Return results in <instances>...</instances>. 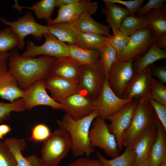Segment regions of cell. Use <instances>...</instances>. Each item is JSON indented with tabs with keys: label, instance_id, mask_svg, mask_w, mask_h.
Masks as SVG:
<instances>
[{
	"label": "cell",
	"instance_id": "1",
	"mask_svg": "<svg viewBox=\"0 0 166 166\" xmlns=\"http://www.w3.org/2000/svg\"><path fill=\"white\" fill-rule=\"evenodd\" d=\"M8 69L16 78L23 91L37 81L44 80L50 73L55 58L45 55L38 57H24L16 50L10 53Z\"/></svg>",
	"mask_w": 166,
	"mask_h": 166
},
{
	"label": "cell",
	"instance_id": "2",
	"mask_svg": "<svg viewBox=\"0 0 166 166\" xmlns=\"http://www.w3.org/2000/svg\"><path fill=\"white\" fill-rule=\"evenodd\" d=\"M98 116L99 114L96 110L78 120L74 119L66 113L61 120L57 121L59 126L63 127L69 133L72 143V150L74 157L85 155L89 158L95 152L90 143L89 134L93 121Z\"/></svg>",
	"mask_w": 166,
	"mask_h": 166
},
{
	"label": "cell",
	"instance_id": "3",
	"mask_svg": "<svg viewBox=\"0 0 166 166\" xmlns=\"http://www.w3.org/2000/svg\"><path fill=\"white\" fill-rule=\"evenodd\" d=\"M72 143L69 132L59 126L42 144L39 158L41 166H57L72 150Z\"/></svg>",
	"mask_w": 166,
	"mask_h": 166
},
{
	"label": "cell",
	"instance_id": "4",
	"mask_svg": "<svg viewBox=\"0 0 166 166\" xmlns=\"http://www.w3.org/2000/svg\"><path fill=\"white\" fill-rule=\"evenodd\" d=\"M107 77L99 59L97 63L83 65L77 83V92L91 101L100 93Z\"/></svg>",
	"mask_w": 166,
	"mask_h": 166
},
{
	"label": "cell",
	"instance_id": "5",
	"mask_svg": "<svg viewBox=\"0 0 166 166\" xmlns=\"http://www.w3.org/2000/svg\"><path fill=\"white\" fill-rule=\"evenodd\" d=\"M131 124L122 139V147L130 144L136 137L147 127L156 123L158 118L149 101V98L137 100Z\"/></svg>",
	"mask_w": 166,
	"mask_h": 166
},
{
	"label": "cell",
	"instance_id": "6",
	"mask_svg": "<svg viewBox=\"0 0 166 166\" xmlns=\"http://www.w3.org/2000/svg\"><path fill=\"white\" fill-rule=\"evenodd\" d=\"M0 21L12 29L19 39V44L18 47L21 49L24 48V39L27 36L30 35L35 39L39 40L45 34L49 33V26L37 22L31 12H26L16 21L11 22L0 17Z\"/></svg>",
	"mask_w": 166,
	"mask_h": 166
},
{
	"label": "cell",
	"instance_id": "7",
	"mask_svg": "<svg viewBox=\"0 0 166 166\" xmlns=\"http://www.w3.org/2000/svg\"><path fill=\"white\" fill-rule=\"evenodd\" d=\"M89 137L92 146L103 149L106 155L114 158L119 156L120 152L114 135L111 133L105 120L99 116L92 122Z\"/></svg>",
	"mask_w": 166,
	"mask_h": 166
},
{
	"label": "cell",
	"instance_id": "8",
	"mask_svg": "<svg viewBox=\"0 0 166 166\" xmlns=\"http://www.w3.org/2000/svg\"><path fill=\"white\" fill-rule=\"evenodd\" d=\"M129 37L128 43L117 61H128L144 55L153 42L155 35L148 27L134 32Z\"/></svg>",
	"mask_w": 166,
	"mask_h": 166
},
{
	"label": "cell",
	"instance_id": "9",
	"mask_svg": "<svg viewBox=\"0 0 166 166\" xmlns=\"http://www.w3.org/2000/svg\"><path fill=\"white\" fill-rule=\"evenodd\" d=\"M44 36L45 42L40 45H36L31 41H27L26 49L21 55L31 57L45 55L55 58L69 56L67 44L59 40L49 33L45 34Z\"/></svg>",
	"mask_w": 166,
	"mask_h": 166
},
{
	"label": "cell",
	"instance_id": "10",
	"mask_svg": "<svg viewBox=\"0 0 166 166\" xmlns=\"http://www.w3.org/2000/svg\"><path fill=\"white\" fill-rule=\"evenodd\" d=\"M133 100L118 97L109 87L107 77L100 93L92 102L94 110L105 120Z\"/></svg>",
	"mask_w": 166,
	"mask_h": 166
},
{
	"label": "cell",
	"instance_id": "11",
	"mask_svg": "<svg viewBox=\"0 0 166 166\" xmlns=\"http://www.w3.org/2000/svg\"><path fill=\"white\" fill-rule=\"evenodd\" d=\"M134 59L128 61H116L113 65L107 76L109 87L120 98H122L134 76L132 67Z\"/></svg>",
	"mask_w": 166,
	"mask_h": 166
},
{
	"label": "cell",
	"instance_id": "12",
	"mask_svg": "<svg viewBox=\"0 0 166 166\" xmlns=\"http://www.w3.org/2000/svg\"><path fill=\"white\" fill-rule=\"evenodd\" d=\"M137 102V100H133L106 119L110 122V124H108V128L110 132L114 135L119 150L123 148L122 138L131 124Z\"/></svg>",
	"mask_w": 166,
	"mask_h": 166
},
{
	"label": "cell",
	"instance_id": "13",
	"mask_svg": "<svg viewBox=\"0 0 166 166\" xmlns=\"http://www.w3.org/2000/svg\"><path fill=\"white\" fill-rule=\"evenodd\" d=\"M98 7L97 2L79 0L59 8L56 17L46 21L47 26L63 22L73 23L85 12H89L92 14H95Z\"/></svg>",
	"mask_w": 166,
	"mask_h": 166
},
{
	"label": "cell",
	"instance_id": "14",
	"mask_svg": "<svg viewBox=\"0 0 166 166\" xmlns=\"http://www.w3.org/2000/svg\"><path fill=\"white\" fill-rule=\"evenodd\" d=\"M43 80L36 81L23 91L22 98L26 110H30L35 106L45 105L53 109H61V104L55 101L47 93Z\"/></svg>",
	"mask_w": 166,
	"mask_h": 166
},
{
	"label": "cell",
	"instance_id": "15",
	"mask_svg": "<svg viewBox=\"0 0 166 166\" xmlns=\"http://www.w3.org/2000/svg\"><path fill=\"white\" fill-rule=\"evenodd\" d=\"M157 132L156 122L143 130L130 144L136 154V166H148V154L156 140Z\"/></svg>",
	"mask_w": 166,
	"mask_h": 166
},
{
	"label": "cell",
	"instance_id": "16",
	"mask_svg": "<svg viewBox=\"0 0 166 166\" xmlns=\"http://www.w3.org/2000/svg\"><path fill=\"white\" fill-rule=\"evenodd\" d=\"M153 78L151 65L134 76L126 89L122 98L135 100L149 98V93Z\"/></svg>",
	"mask_w": 166,
	"mask_h": 166
},
{
	"label": "cell",
	"instance_id": "17",
	"mask_svg": "<svg viewBox=\"0 0 166 166\" xmlns=\"http://www.w3.org/2000/svg\"><path fill=\"white\" fill-rule=\"evenodd\" d=\"M61 109L75 120L80 119L94 110L92 101L76 92L59 102Z\"/></svg>",
	"mask_w": 166,
	"mask_h": 166
},
{
	"label": "cell",
	"instance_id": "18",
	"mask_svg": "<svg viewBox=\"0 0 166 166\" xmlns=\"http://www.w3.org/2000/svg\"><path fill=\"white\" fill-rule=\"evenodd\" d=\"M43 80L51 97L58 103L77 92V84L59 76L50 73Z\"/></svg>",
	"mask_w": 166,
	"mask_h": 166
},
{
	"label": "cell",
	"instance_id": "19",
	"mask_svg": "<svg viewBox=\"0 0 166 166\" xmlns=\"http://www.w3.org/2000/svg\"><path fill=\"white\" fill-rule=\"evenodd\" d=\"M82 65L69 56L56 58L52 65L50 73L77 84Z\"/></svg>",
	"mask_w": 166,
	"mask_h": 166
},
{
	"label": "cell",
	"instance_id": "20",
	"mask_svg": "<svg viewBox=\"0 0 166 166\" xmlns=\"http://www.w3.org/2000/svg\"><path fill=\"white\" fill-rule=\"evenodd\" d=\"M23 91L13 73L6 68L0 71V97L12 102L22 98Z\"/></svg>",
	"mask_w": 166,
	"mask_h": 166
},
{
	"label": "cell",
	"instance_id": "21",
	"mask_svg": "<svg viewBox=\"0 0 166 166\" xmlns=\"http://www.w3.org/2000/svg\"><path fill=\"white\" fill-rule=\"evenodd\" d=\"M156 124L157 134L148 154V166H158L166 160V131L158 118Z\"/></svg>",
	"mask_w": 166,
	"mask_h": 166
},
{
	"label": "cell",
	"instance_id": "22",
	"mask_svg": "<svg viewBox=\"0 0 166 166\" xmlns=\"http://www.w3.org/2000/svg\"><path fill=\"white\" fill-rule=\"evenodd\" d=\"M14 155L16 166H41L39 158L32 155L24 157L22 153L26 146L25 140L22 138H7L3 141Z\"/></svg>",
	"mask_w": 166,
	"mask_h": 166
},
{
	"label": "cell",
	"instance_id": "23",
	"mask_svg": "<svg viewBox=\"0 0 166 166\" xmlns=\"http://www.w3.org/2000/svg\"><path fill=\"white\" fill-rule=\"evenodd\" d=\"M92 14L87 12L83 13L73 23L77 30L80 32L100 35L107 37L111 36L110 28L108 26L95 21Z\"/></svg>",
	"mask_w": 166,
	"mask_h": 166
},
{
	"label": "cell",
	"instance_id": "24",
	"mask_svg": "<svg viewBox=\"0 0 166 166\" xmlns=\"http://www.w3.org/2000/svg\"><path fill=\"white\" fill-rule=\"evenodd\" d=\"M104 7L102 9L103 14L105 16L108 26L112 32L119 30L123 19L129 15L127 10L118 4L103 0Z\"/></svg>",
	"mask_w": 166,
	"mask_h": 166
},
{
	"label": "cell",
	"instance_id": "25",
	"mask_svg": "<svg viewBox=\"0 0 166 166\" xmlns=\"http://www.w3.org/2000/svg\"><path fill=\"white\" fill-rule=\"evenodd\" d=\"M166 59V49L158 47L153 42L144 55L134 60L132 67L134 73L139 72L155 62Z\"/></svg>",
	"mask_w": 166,
	"mask_h": 166
},
{
	"label": "cell",
	"instance_id": "26",
	"mask_svg": "<svg viewBox=\"0 0 166 166\" xmlns=\"http://www.w3.org/2000/svg\"><path fill=\"white\" fill-rule=\"evenodd\" d=\"M49 32L57 39L63 42L75 45L79 31L73 23L63 22L48 26Z\"/></svg>",
	"mask_w": 166,
	"mask_h": 166
},
{
	"label": "cell",
	"instance_id": "27",
	"mask_svg": "<svg viewBox=\"0 0 166 166\" xmlns=\"http://www.w3.org/2000/svg\"><path fill=\"white\" fill-rule=\"evenodd\" d=\"M96 155L104 166H136V154L131 144L126 147L121 155L111 159L105 158L99 152H97Z\"/></svg>",
	"mask_w": 166,
	"mask_h": 166
},
{
	"label": "cell",
	"instance_id": "28",
	"mask_svg": "<svg viewBox=\"0 0 166 166\" xmlns=\"http://www.w3.org/2000/svg\"><path fill=\"white\" fill-rule=\"evenodd\" d=\"M109 38L96 34L79 32L75 45L81 48L98 51L108 40Z\"/></svg>",
	"mask_w": 166,
	"mask_h": 166
},
{
	"label": "cell",
	"instance_id": "29",
	"mask_svg": "<svg viewBox=\"0 0 166 166\" xmlns=\"http://www.w3.org/2000/svg\"><path fill=\"white\" fill-rule=\"evenodd\" d=\"M69 56L77 61L82 65L95 63L99 60L98 51L80 47L68 43Z\"/></svg>",
	"mask_w": 166,
	"mask_h": 166
},
{
	"label": "cell",
	"instance_id": "30",
	"mask_svg": "<svg viewBox=\"0 0 166 166\" xmlns=\"http://www.w3.org/2000/svg\"><path fill=\"white\" fill-rule=\"evenodd\" d=\"M166 7L151 10L145 15L149 21V26L156 36L166 34Z\"/></svg>",
	"mask_w": 166,
	"mask_h": 166
},
{
	"label": "cell",
	"instance_id": "31",
	"mask_svg": "<svg viewBox=\"0 0 166 166\" xmlns=\"http://www.w3.org/2000/svg\"><path fill=\"white\" fill-rule=\"evenodd\" d=\"M149 20L146 15L136 17L128 15L122 21L119 30L129 36L134 32L149 27Z\"/></svg>",
	"mask_w": 166,
	"mask_h": 166
},
{
	"label": "cell",
	"instance_id": "32",
	"mask_svg": "<svg viewBox=\"0 0 166 166\" xmlns=\"http://www.w3.org/2000/svg\"><path fill=\"white\" fill-rule=\"evenodd\" d=\"M56 7V0H42L36 2L31 6L24 7L34 11L38 19H44L47 21L51 19Z\"/></svg>",
	"mask_w": 166,
	"mask_h": 166
},
{
	"label": "cell",
	"instance_id": "33",
	"mask_svg": "<svg viewBox=\"0 0 166 166\" xmlns=\"http://www.w3.org/2000/svg\"><path fill=\"white\" fill-rule=\"evenodd\" d=\"M98 51L99 59L103 65L107 77L113 65L117 61V52L109 40Z\"/></svg>",
	"mask_w": 166,
	"mask_h": 166
},
{
	"label": "cell",
	"instance_id": "34",
	"mask_svg": "<svg viewBox=\"0 0 166 166\" xmlns=\"http://www.w3.org/2000/svg\"><path fill=\"white\" fill-rule=\"evenodd\" d=\"M19 44L18 37L10 27L8 26L0 30V52H8Z\"/></svg>",
	"mask_w": 166,
	"mask_h": 166
},
{
	"label": "cell",
	"instance_id": "35",
	"mask_svg": "<svg viewBox=\"0 0 166 166\" xmlns=\"http://www.w3.org/2000/svg\"><path fill=\"white\" fill-rule=\"evenodd\" d=\"M25 110V103L22 98L12 102L0 101V124L8 119L11 112H19Z\"/></svg>",
	"mask_w": 166,
	"mask_h": 166
},
{
	"label": "cell",
	"instance_id": "36",
	"mask_svg": "<svg viewBox=\"0 0 166 166\" xmlns=\"http://www.w3.org/2000/svg\"><path fill=\"white\" fill-rule=\"evenodd\" d=\"M129 40V36L119 30L113 32L109 41L116 50L117 58L126 48Z\"/></svg>",
	"mask_w": 166,
	"mask_h": 166
},
{
	"label": "cell",
	"instance_id": "37",
	"mask_svg": "<svg viewBox=\"0 0 166 166\" xmlns=\"http://www.w3.org/2000/svg\"><path fill=\"white\" fill-rule=\"evenodd\" d=\"M149 98L166 105V87L164 84L154 78L150 90Z\"/></svg>",
	"mask_w": 166,
	"mask_h": 166
},
{
	"label": "cell",
	"instance_id": "38",
	"mask_svg": "<svg viewBox=\"0 0 166 166\" xmlns=\"http://www.w3.org/2000/svg\"><path fill=\"white\" fill-rule=\"evenodd\" d=\"M51 133L49 127L43 124L36 125L33 128L30 140L35 142L44 141L50 136Z\"/></svg>",
	"mask_w": 166,
	"mask_h": 166
},
{
	"label": "cell",
	"instance_id": "39",
	"mask_svg": "<svg viewBox=\"0 0 166 166\" xmlns=\"http://www.w3.org/2000/svg\"><path fill=\"white\" fill-rule=\"evenodd\" d=\"M0 166H16L14 155L4 142L0 140Z\"/></svg>",
	"mask_w": 166,
	"mask_h": 166
},
{
	"label": "cell",
	"instance_id": "40",
	"mask_svg": "<svg viewBox=\"0 0 166 166\" xmlns=\"http://www.w3.org/2000/svg\"><path fill=\"white\" fill-rule=\"evenodd\" d=\"M109 2L124 5L128 11L129 15L135 16L138 10L142 6L144 0L124 1L122 0H107Z\"/></svg>",
	"mask_w": 166,
	"mask_h": 166
},
{
	"label": "cell",
	"instance_id": "41",
	"mask_svg": "<svg viewBox=\"0 0 166 166\" xmlns=\"http://www.w3.org/2000/svg\"><path fill=\"white\" fill-rule=\"evenodd\" d=\"M165 1V0H149L137 11L136 13L137 17L144 16L152 10L162 9L166 6L164 4Z\"/></svg>",
	"mask_w": 166,
	"mask_h": 166
},
{
	"label": "cell",
	"instance_id": "42",
	"mask_svg": "<svg viewBox=\"0 0 166 166\" xmlns=\"http://www.w3.org/2000/svg\"><path fill=\"white\" fill-rule=\"evenodd\" d=\"M149 101L166 131V105L161 104L152 99L149 98Z\"/></svg>",
	"mask_w": 166,
	"mask_h": 166
},
{
	"label": "cell",
	"instance_id": "43",
	"mask_svg": "<svg viewBox=\"0 0 166 166\" xmlns=\"http://www.w3.org/2000/svg\"><path fill=\"white\" fill-rule=\"evenodd\" d=\"M68 166H104L98 159L82 157L71 163Z\"/></svg>",
	"mask_w": 166,
	"mask_h": 166
},
{
	"label": "cell",
	"instance_id": "44",
	"mask_svg": "<svg viewBox=\"0 0 166 166\" xmlns=\"http://www.w3.org/2000/svg\"><path fill=\"white\" fill-rule=\"evenodd\" d=\"M152 75L157 77L162 83H166V65L158 66L153 64L151 65Z\"/></svg>",
	"mask_w": 166,
	"mask_h": 166
},
{
	"label": "cell",
	"instance_id": "45",
	"mask_svg": "<svg viewBox=\"0 0 166 166\" xmlns=\"http://www.w3.org/2000/svg\"><path fill=\"white\" fill-rule=\"evenodd\" d=\"M10 56V53L8 52H0V71L8 68Z\"/></svg>",
	"mask_w": 166,
	"mask_h": 166
},
{
	"label": "cell",
	"instance_id": "46",
	"mask_svg": "<svg viewBox=\"0 0 166 166\" xmlns=\"http://www.w3.org/2000/svg\"><path fill=\"white\" fill-rule=\"evenodd\" d=\"M153 42L160 48L166 49V34L155 36Z\"/></svg>",
	"mask_w": 166,
	"mask_h": 166
},
{
	"label": "cell",
	"instance_id": "47",
	"mask_svg": "<svg viewBox=\"0 0 166 166\" xmlns=\"http://www.w3.org/2000/svg\"><path fill=\"white\" fill-rule=\"evenodd\" d=\"M79 0H56L57 7L59 8L78 1Z\"/></svg>",
	"mask_w": 166,
	"mask_h": 166
},
{
	"label": "cell",
	"instance_id": "48",
	"mask_svg": "<svg viewBox=\"0 0 166 166\" xmlns=\"http://www.w3.org/2000/svg\"><path fill=\"white\" fill-rule=\"evenodd\" d=\"M11 131V128L9 125L5 124L0 125V133L3 136L6 135Z\"/></svg>",
	"mask_w": 166,
	"mask_h": 166
},
{
	"label": "cell",
	"instance_id": "49",
	"mask_svg": "<svg viewBox=\"0 0 166 166\" xmlns=\"http://www.w3.org/2000/svg\"><path fill=\"white\" fill-rule=\"evenodd\" d=\"M158 166H166V160L163 161Z\"/></svg>",
	"mask_w": 166,
	"mask_h": 166
},
{
	"label": "cell",
	"instance_id": "50",
	"mask_svg": "<svg viewBox=\"0 0 166 166\" xmlns=\"http://www.w3.org/2000/svg\"><path fill=\"white\" fill-rule=\"evenodd\" d=\"M4 136L0 133V140L3 139L4 138Z\"/></svg>",
	"mask_w": 166,
	"mask_h": 166
}]
</instances>
